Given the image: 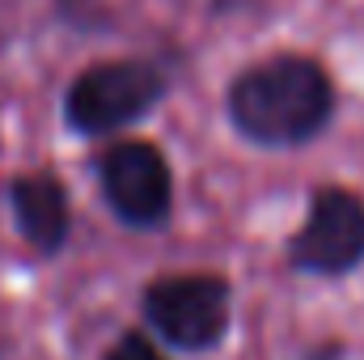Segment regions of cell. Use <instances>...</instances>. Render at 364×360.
Wrapping results in <instances>:
<instances>
[{
	"instance_id": "6da1fadb",
	"label": "cell",
	"mask_w": 364,
	"mask_h": 360,
	"mask_svg": "<svg viewBox=\"0 0 364 360\" xmlns=\"http://www.w3.org/2000/svg\"><path fill=\"white\" fill-rule=\"evenodd\" d=\"M339 85L314 51H267L225 85V119L237 140L263 153H296L331 132Z\"/></svg>"
},
{
	"instance_id": "7a4b0ae2",
	"label": "cell",
	"mask_w": 364,
	"mask_h": 360,
	"mask_svg": "<svg viewBox=\"0 0 364 360\" xmlns=\"http://www.w3.org/2000/svg\"><path fill=\"white\" fill-rule=\"evenodd\" d=\"M174 93V68L161 55H114L85 64L60 97V119L77 140H114L144 123Z\"/></svg>"
},
{
	"instance_id": "3957f363",
	"label": "cell",
	"mask_w": 364,
	"mask_h": 360,
	"mask_svg": "<svg viewBox=\"0 0 364 360\" xmlns=\"http://www.w3.org/2000/svg\"><path fill=\"white\" fill-rule=\"evenodd\" d=\"M144 331L178 356L220 352L233 331V280L220 271H170L136 297Z\"/></svg>"
},
{
	"instance_id": "277c9868",
	"label": "cell",
	"mask_w": 364,
	"mask_h": 360,
	"mask_svg": "<svg viewBox=\"0 0 364 360\" xmlns=\"http://www.w3.org/2000/svg\"><path fill=\"white\" fill-rule=\"evenodd\" d=\"M106 212L132 233H161L174 221V166L157 140L114 136L90 157Z\"/></svg>"
},
{
	"instance_id": "5b68a950",
	"label": "cell",
	"mask_w": 364,
	"mask_h": 360,
	"mask_svg": "<svg viewBox=\"0 0 364 360\" xmlns=\"http://www.w3.org/2000/svg\"><path fill=\"white\" fill-rule=\"evenodd\" d=\"M284 268L309 280H343L364 268V195L356 186H309L305 216L284 242Z\"/></svg>"
},
{
	"instance_id": "8992f818",
	"label": "cell",
	"mask_w": 364,
	"mask_h": 360,
	"mask_svg": "<svg viewBox=\"0 0 364 360\" xmlns=\"http://www.w3.org/2000/svg\"><path fill=\"white\" fill-rule=\"evenodd\" d=\"M17 238L34 259H60L73 242V195L55 170H21L4 182Z\"/></svg>"
},
{
	"instance_id": "52a82bcc",
	"label": "cell",
	"mask_w": 364,
	"mask_h": 360,
	"mask_svg": "<svg viewBox=\"0 0 364 360\" xmlns=\"http://www.w3.org/2000/svg\"><path fill=\"white\" fill-rule=\"evenodd\" d=\"M55 17L81 34H110L119 21H114V9L110 0H51Z\"/></svg>"
},
{
	"instance_id": "ba28073f",
	"label": "cell",
	"mask_w": 364,
	"mask_h": 360,
	"mask_svg": "<svg viewBox=\"0 0 364 360\" xmlns=\"http://www.w3.org/2000/svg\"><path fill=\"white\" fill-rule=\"evenodd\" d=\"M102 360H170V352H166L144 327H127L123 335H114V339L106 344Z\"/></svg>"
},
{
	"instance_id": "9c48e42d",
	"label": "cell",
	"mask_w": 364,
	"mask_h": 360,
	"mask_svg": "<svg viewBox=\"0 0 364 360\" xmlns=\"http://www.w3.org/2000/svg\"><path fill=\"white\" fill-rule=\"evenodd\" d=\"M301 360H352L348 356V344L343 339H318V344H309Z\"/></svg>"
},
{
	"instance_id": "30bf717a",
	"label": "cell",
	"mask_w": 364,
	"mask_h": 360,
	"mask_svg": "<svg viewBox=\"0 0 364 360\" xmlns=\"http://www.w3.org/2000/svg\"><path fill=\"white\" fill-rule=\"evenodd\" d=\"M0 360H13V335L0 331Z\"/></svg>"
}]
</instances>
